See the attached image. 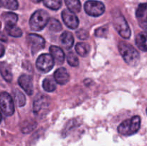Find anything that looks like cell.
Segmentation results:
<instances>
[{"mask_svg":"<svg viewBox=\"0 0 147 146\" xmlns=\"http://www.w3.org/2000/svg\"><path fill=\"white\" fill-rule=\"evenodd\" d=\"M45 6L53 10H57L62 5L61 0H43Z\"/></svg>","mask_w":147,"mask_h":146,"instance_id":"24","label":"cell"},{"mask_svg":"<svg viewBox=\"0 0 147 146\" xmlns=\"http://www.w3.org/2000/svg\"><path fill=\"white\" fill-rule=\"evenodd\" d=\"M141 118L139 116H134L122 122L118 127V132L125 136L132 135L138 132L140 128Z\"/></svg>","mask_w":147,"mask_h":146,"instance_id":"2","label":"cell"},{"mask_svg":"<svg viewBox=\"0 0 147 146\" xmlns=\"http://www.w3.org/2000/svg\"><path fill=\"white\" fill-rule=\"evenodd\" d=\"M67 61L72 67H78L79 65V61L77 56L72 52H69L67 55Z\"/></svg>","mask_w":147,"mask_h":146,"instance_id":"25","label":"cell"},{"mask_svg":"<svg viewBox=\"0 0 147 146\" xmlns=\"http://www.w3.org/2000/svg\"><path fill=\"white\" fill-rule=\"evenodd\" d=\"M146 113H147V109H146Z\"/></svg>","mask_w":147,"mask_h":146,"instance_id":"36","label":"cell"},{"mask_svg":"<svg viewBox=\"0 0 147 146\" xmlns=\"http://www.w3.org/2000/svg\"><path fill=\"white\" fill-rule=\"evenodd\" d=\"M50 104V100L47 95H37L33 102V111L35 114H39L45 108H47Z\"/></svg>","mask_w":147,"mask_h":146,"instance_id":"10","label":"cell"},{"mask_svg":"<svg viewBox=\"0 0 147 146\" xmlns=\"http://www.w3.org/2000/svg\"><path fill=\"white\" fill-rule=\"evenodd\" d=\"M54 79L56 82L62 84V85H64L69 81L70 75H69V73L67 72L65 68L60 67L55 72Z\"/></svg>","mask_w":147,"mask_h":146,"instance_id":"12","label":"cell"},{"mask_svg":"<svg viewBox=\"0 0 147 146\" xmlns=\"http://www.w3.org/2000/svg\"><path fill=\"white\" fill-rule=\"evenodd\" d=\"M5 52V50H4V47L1 44H0V57H3Z\"/></svg>","mask_w":147,"mask_h":146,"instance_id":"32","label":"cell"},{"mask_svg":"<svg viewBox=\"0 0 147 146\" xmlns=\"http://www.w3.org/2000/svg\"><path fill=\"white\" fill-rule=\"evenodd\" d=\"M0 108L6 116H11L14 113V104L12 98L6 92L0 93Z\"/></svg>","mask_w":147,"mask_h":146,"instance_id":"5","label":"cell"},{"mask_svg":"<svg viewBox=\"0 0 147 146\" xmlns=\"http://www.w3.org/2000/svg\"><path fill=\"white\" fill-rule=\"evenodd\" d=\"M3 6V1L2 0H0V7H1Z\"/></svg>","mask_w":147,"mask_h":146,"instance_id":"34","label":"cell"},{"mask_svg":"<svg viewBox=\"0 0 147 146\" xmlns=\"http://www.w3.org/2000/svg\"><path fill=\"white\" fill-rule=\"evenodd\" d=\"M62 19L65 24L70 29L77 28L79 24V20L74 13L68 9H64L62 12Z\"/></svg>","mask_w":147,"mask_h":146,"instance_id":"9","label":"cell"},{"mask_svg":"<svg viewBox=\"0 0 147 146\" xmlns=\"http://www.w3.org/2000/svg\"><path fill=\"white\" fill-rule=\"evenodd\" d=\"M76 51L81 57H85L90 51V46L85 43H78L76 46Z\"/></svg>","mask_w":147,"mask_h":146,"instance_id":"21","label":"cell"},{"mask_svg":"<svg viewBox=\"0 0 147 146\" xmlns=\"http://www.w3.org/2000/svg\"><path fill=\"white\" fill-rule=\"evenodd\" d=\"M136 46L144 52H147V32L142 31L136 35Z\"/></svg>","mask_w":147,"mask_h":146,"instance_id":"15","label":"cell"},{"mask_svg":"<svg viewBox=\"0 0 147 146\" xmlns=\"http://www.w3.org/2000/svg\"><path fill=\"white\" fill-rule=\"evenodd\" d=\"M14 94L17 105L18 107H23L26 103V97L24 94L18 89L14 90Z\"/></svg>","mask_w":147,"mask_h":146,"instance_id":"22","label":"cell"},{"mask_svg":"<svg viewBox=\"0 0 147 146\" xmlns=\"http://www.w3.org/2000/svg\"><path fill=\"white\" fill-rule=\"evenodd\" d=\"M3 6H4L6 8L9 9L16 10L18 8L19 4L17 0H4Z\"/></svg>","mask_w":147,"mask_h":146,"instance_id":"26","label":"cell"},{"mask_svg":"<svg viewBox=\"0 0 147 146\" xmlns=\"http://www.w3.org/2000/svg\"><path fill=\"white\" fill-rule=\"evenodd\" d=\"M50 17L47 11L40 9L32 15L30 19V26L32 30L38 31L42 29L47 24Z\"/></svg>","mask_w":147,"mask_h":146,"instance_id":"3","label":"cell"},{"mask_svg":"<svg viewBox=\"0 0 147 146\" xmlns=\"http://www.w3.org/2000/svg\"><path fill=\"white\" fill-rule=\"evenodd\" d=\"M0 73L3 78L8 82L12 80V72L10 66L6 62L0 63Z\"/></svg>","mask_w":147,"mask_h":146,"instance_id":"16","label":"cell"},{"mask_svg":"<svg viewBox=\"0 0 147 146\" xmlns=\"http://www.w3.org/2000/svg\"><path fill=\"white\" fill-rule=\"evenodd\" d=\"M50 52L57 64H63L65 60V53L61 48L53 45L50 47Z\"/></svg>","mask_w":147,"mask_h":146,"instance_id":"13","label":"cell"},{"mask_svg":"<svg viewBox=\"0 0 147 146\" xmlns=\"http://www.w3.org/2000/svg\"><path fill=\"white\" fill-rule=\"evenodd\" d=\"M113 24L119 34L124 39L131 37V29L127 21L120 12H118L113 17Z\"/></svg>","mask_w":147,"mask_h":146,"instance_id":"4","label":"cell"},{"mask_svg":"<svg viewBox=\"0 0 147 146\" xmlns=\"http://www.w3.org/2000/svg\"><path fill=\"white\" fill-rule=\"evenodd\" d=\"M47 25H48L49 29L53 31H60L63 29L60 21L55 18L50 19L47 22Z\"/></svg>","mask_w":147,"mask_h":146,"instance_id":"23","label":"cell"},{"mask_svg":"<svg viewBox=\"0 0 147 146\" xmlns=\"http://www.w3.org/2000/svg\"><path fill=\"white\" fill-rule=\"evenodd\" d=\"M69 11L73 13H78L81 9V4L79 0H65Z\"/></svg>","mask_w":147,"mask_h":146,"instance_id":"17","label":"cell"},{"mask_svg":"<svg viewBox=\"0 0 147 146\" xmlns=\"http://www.w3.org/2000/svg\"><path fill=\"white\" fill-rule=\"evenodd\" d=\"M1 119H2V117H1V113H0V123H1Z\"/></svg>","mask_w":147,"mask_h":146,"instance_id":"35","label":"cell"},{"mask_svg":"<svg viewBox=\"0 0 147 146\" xmlns=\"http://www.w3.org/2000/svg\"><path fill=\"white\" fill-rule=\"evenodd\" d=\"M3 19L5 22V25H16L18 20V17L13 12H5L3 14Z\"/></svg>","mask_w":147,"mask_h":146,"instance_id":"18","label":"cell"},{"mask_svg":"<svg viewBox=\"0 0 147 146\" xmlns=\"http://www.w3.org/2000/svg\"><path fill=\"white\" fill-rule=\"evenodd\" d=\"M108 32V28L106 27H101L98 28L96 30V34L97 37H103L106 36V34H107Z\"/></svg>","mask_w":147,"mask_h":146,"instance_id":"27","label":"cell"},{"mask_svg":"<svg viewBox=\"0 0 147 146\" xmlns=\"http://www.w3.org/2000/svg\"><path fill=\"white\" fill-rule=\"evenodd\" d=\"M42 87L45 91L50 92L56 89V83L55 80L52 78H46L42 82Z\"/></svg>","mask_w":147,"mask_h":146,"instance_id":"19","label":"cell"},{"mask_svg":"<svg viewBox=\"0 0 147 146\" xmlns=\"http://www.w3.org/2000/svg\"><path fill=\"white\" fill-rule=\"evenodd\" d=\"M6 31H7L9 35L14 37H20L22 35V31L20 29V27L16 25H5Z\"/></svg>","mask_w":147,"mask_h":146,"instance_id":"20","label":"cell"},{"mask_svg":"<svg viewBox=\"0 0 147 146\" xmlns=\"http://www.w3.org/2000/svg\"><path fill=\"white\" fill-rule=\"evenodd\" d=\"M32 1L33 2H34V3H39V2H40L42 0H32Z\"/></svg>","mask_w":147,"mask_h":146,"instance_id":"33","label":"cell"},{"mask_svg":"<svg viewBox=\"0 0 147 146\" xmlns=\"http://www.w3.org/2000/svg\"><path fill=\"white\" fill-rule=\"evenodd\" d=\"M119 50L123 60L128 64L135 66L138 64L140 55L133 46L125 42H121L119 44Z\"/></svg>","mask_w":147,"mask_h":146,"instance_id":"1","label":"cell"},{"mask_svg":"<svg viewBox=\"0 0 147 146\" xmlns=\"http://www.w3.org/2000/svg\"><path fill=\"white\" fill-rule=\"evenodd\" d=\"M18 83L20 87L29 95L33 93V83L32 77L27 74H22L18 79Z\"/></svg>","mask_w":147,"mask_h":146,"instance_id":"11","label":"cell"},{"mask_svg":"<svg viewBox=\"0 0 147 146\" xmlns=\"http://www.w3.org/2000/svg\"><path fill=\"white\" fill-rule=\"evenodd\" d=\"M27 38L29 43L31 45L32 54H35L37 52L45 47V41L41 36L36 34H29Z\"/></svg>","mask_w":147,"mask_h":146,"instance_id":"8","label":"cell"},{"mask_svg":"<svg viewBox=\"0 0 147 146\" xmlns=\"http://www.w3.org/2000/svg\"><path fill=\"white\" fill-rule=\"evenodd\" d=\"M55 60L51 54H42L39 56L36 62L37 68L42 72H48L53 69Z\"/></svg>","mask_w":147,"mask_h":146,"instance_id":"7","label":"cell"},{"mask_svg":"<svg viewBox=\"0 0 147 146\" xmlns=\"http://www.w3.org/2000/svg\"><path fill=\"white\" fill-rule=\"evenodd\" d=\"M36 126L35 123H28V125H23V127L22 128V131L24 133H28L30 132H31L32 130H34V128Z\"/></svg>","mask_w":147,"mask_h":146,"instance_id":"28","label":"cell"},{"mask_svg":"<svg viewBox=\"0 0 147 146\" xmlns=\"http://www.w3.org/2000/svg\"><path fill=\"white\" fill-rule=\"evenodd\" d=\"M84 9L86 12L92 17H99L104 13L105 6L102 2L95 0H89L85 3Z\"/></svg>","mask_w":147,"mask_h":146,"instance_id":"6","label":"cell"},{"mask_svg":"<svg viewBox=\"0 0 147 146\" xmlns=\"http://www.w3.org/2000/svg\"><path fill=\"white\" fill-rule=\"evenodd\" d=\"M76 36H77L79 39H80V40H87L89 37V34L88 32L86 30L81 29L77 31V32H76Z\"/></svg>","mask_w":147,"mask_h":146,"instance_id":"29","label":"cell"},{"mask_svg":"<svg viewBox=\"0 0 147 146\" xmlns=\"http://www.w3.org/2000/svg\"><path fill=\"white\" fill-rule=\"evenodd\" d=\"M139 24H140L141 27H142L144 29L146 30L147 32V15H145L144 14L143 16L139 17Z\"/></svg>","mask_w":147,"mask_h":146,"instance_id":"30","label":"cell"},{"mask_svg":"<svg viewBox=\"0 0 147 146\" xmlns=\"http://www.w3.org/2000/svg\"><path fill=\"white\" fill-rule=\"evenodd\" d=\"M0 40L2 42H7V37L4 32L1 31L0 32Z\"/></svg>","mask_w":147,"mask_h":146,"instance_id":"31","label":"cell"},{"mask_svg":"<svg viewBox=\"0 0 147 146\" xmlns=\"http://www.w3.org/2000/svg\"><path fill=\"white\" fill-rule=\"evenodd\" d=\"M60 42L67 50L71 48L74 43V39L72 33H70V31H64L60 35Z\"/></svg>","mask_w":147,"mask_h":146,"instance_id":"14","label":"cell"}]
</instances>
